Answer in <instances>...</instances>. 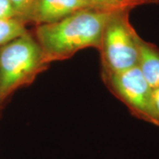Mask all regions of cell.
<instances>
[{
  "label": "cell",
  "instance_id": "obj_1",
  "mask_svg": "<svg viewBox=\"0 0 159 159\" xmlns=\"http://www.w3.org/2000/svg\"><path fill=\"white\" fill-rule=\"evenodd\" d=\"M114 14L83 9L55 22L37 25L34 37L44 62L50 65L53 61L68 59L87 48L99 50L104 29Z\"/></svg>",
  "mask_w": 159,
  "mask_h": 159
},
{
  "label": "cell",
  "instance_id": "obj_2",
  "mask_svg": "<svg viewBox=\"0 0 159 159\" xmlns=\"http://www.w3.org/2000/svg\"><path fill=\"white\" fill-rule=\"evenodd\" d=\"M48 66L38 42L29 33L1 46L0 100L19 88L33 82Z\"/></svg>",
  "mask_w": 159,
  "mask_h": 159
},
{
  "label": "cell",
  "instance_id": "obj_3",
  "mask_svg": "<svg viewBox=\"0 0 159 159\" xmlns=\"http://www.w3.org/2000/svg\"><path fill=\"white\" fill-rule=\"evenodd\" d=\"M128 12L114 14L104 29L99 49L103 76L130 69L138 64L141 37L129 21Z\"/></svg>",
  "mask_w": 159,
  "mask_h": 159
},
{
  "label": "cell",
  "instance_id": "obj_4",
  "mask_svg": "<svg viewBox=\"0 0 159 159\" xmlns=\"http://www.w3.org/2000/svg\"><path fill=\"white\" fill-rule=\"evenodd\" d=\"M110 89L136 118L154 125L152 88L138 66L117 74L103 76Z\"/></svg>",
  "mask_w": 159,
  "mask_h": 159
},
{
  "label": "cell",
  "instance_id": "obj_5",
  "mask_svg": "<svg viewBox=\"0 0 159 159\" xmlns=\"http://www.w3.org/2000/svg\"><path fill=\"white\" fill-rule=\"evenodd\" d=\"M83 9L89 8L82 0H35L28 20L37 25L55 22Z\"/></svg>",
  "mask_w": 159,
  "mask_h": 159
},
{
  "label": "cell",
  "instance_id": "obj_6",
  "mask_svg": "<svg viewBox=\"0 0 159 159\" xmlns=\"http://www.w3.org/2000/svg\"><path fill=\"white\" fill-rule=\"evenodd\" d=\"M137 66L152 89L159 87V49L142 38L139 41Z\"/></svg>",
  "mask_w": 159,
  "mask_h": 159
},
{
  "label": "cell",
  "instance_id": "obj_7",
  "mask_svg": "<svg viewBox=\"0 0 159 159\" xmlns=\"http://www.w3.org/2000/svg\"><path fill=\"white\" fill-rule=\"evenodd\" d=\"M89 9L108 12L129 11L137 6L152 4L154 0H82Z\"/></svg>",
  "mask_w": 159,
  "mask_h": 159
},
{
  "label": "cell",
  "instance_id": "obj_8",
  "mask_svg": "<svg viewBox=\"0 0 159 159\" xmlns=\"http://www.w3.org/2000/svg\"><path fill=\"white\" fill-rule=\"evenodd\" d=\"M28 33L25 21L19 18H0V47Z\"/></svg>",
  "mask_w": 159,
  "mask_h": 159
},
{
  "label": "cell",
  "instance_id": "obj_9",
  "mask_svg": "<svg viewBox=\"0 0 159 159\" xmlns=\"http://www.w3.org/2000/svg\"><path fill=\"white\" fill-rule=\"evenodd\" d=\"M35 0H10L18 16L22 20H28L29 13Z\"/></svg>",
  "mask_w": 159,
  "mask_h": 159
},
{
  "label": "cell",
  "instance_id": "obj_10",
  "mask_svg": "<svg viewBox=\"0 0 159 159\" xmlns=\"http://www.w3.org/2000/svg\"><path fill=\"white\" fill-rule=\"evenodd\" d=\"M0 18H19L10 0H0Z\"/></svg>",
  "mask_w": 159,
  "mask_h": 159
},
{
  "label": "cell",
  "instance_id": "obj_11",
  "mask_svg": "<svg viewBox=\"0 0 159 159\" xmlns=\"http://www.w3.org/2000/svg\"><path fill=\"white\" fill-rule=\"evenodd\" d=\"M151 102H152L154 125L159 126V87L152 89Z\"/></svg>",
  "mask_w": 159,
  "mask_h": 159
},
{
  "label": "cell",
  "instance_id": "obj_12",
  "mask_svg": "<svg viewBox=\"0 0 159 159\" xmlns=\"http://www.w3.org/2000/svg\"><path fill=\"white\" fill-rule=\"evenodd\" d=\"M154 1H155V3H156V2H157V0H154Z\"/></svg>",
  "mask_w": 159,
  "mask_h": 159
}]
</instances>
